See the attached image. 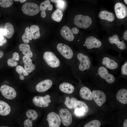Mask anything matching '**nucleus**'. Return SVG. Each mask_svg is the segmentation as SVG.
Returning a JSON list of instances; mask_svg holds the SVG:
<instances>
[{"instance_id":"f257e3e1","label":"nucleus","mask_w":127,"mask_h":127,"mask_svg":"<svg viewBox=\"0 0 127 127\" xmlns=\"http://www.w3.org/2000/svg\"><path fill=\"white\" fill-rule=\"evenodd\" d=\"M121 54L119 53L117 56H114L105 53L97 58L99 64L106 68L109 71L115 72L120 69L122 62L125 60Z\"/></svg>"},{"instance_id":"f03ea898","label":"nucleus","mask_w":127,"mask_h":127,"mask_svg":"<svg viewBox=\"0 0 127 127\" xmlns=\"http://www.w3.org/2000/svg\"><path fill=\"white\" fill-rule=\"evenodd\" d=\"M83 46L89 52L94 54L97 58L107 53L109 50L107 46L103 45L101 40L93 36L86 38Z\"/></svg>"},{"instance_id":"7ed1b4c3","label":"nucleus","mask_w":127,"mask_h":127,"mask_svg":"<svg viewBox=\"0 0 127 127\" xmlns=\"http://www.w3.org/2000/svg\"><path fill=\"white\" fill-rule=\"evenodd\" d=\"M76 58L79 63L78 70L80 71L89 73L94 65L93 64V59L88 53L80 52L76 55Z\"/></svg>"},{"instance_id":"20e7f679","label":"nucleus","mask_w":127,"mask_h":127,"mask_svg":"<svg viewBox=\"0 0 127 127\" xmlns=\"http://www.w3.org/2000/svg\"><path fill=\"white\" fill-rule=\"evenodd\" d=\"M90 72L104 80L107 83L111 84L115 82V78L114 75L110 73L106 68L99 64L94 66Z\"/></svg>"},{"instance_id":"39448f33","label":"nucleus","mask_w":127,"mask_h":127,"mask_svg":"<svg viewBox=\"0 0 127 127\" xmlns=\"http://www.w3.org/2000/svg\"><path fill=\"white\" fill-rule=\"evenodd\" d=\"M109 44L108 47L109 49H111L119 53L126 52L127 51L126 44L123 40L121 41L119 36L115 34L109 36L108 39Z\"/></svg>"},{"instance_id":"423d86ee","label":"nucleus","mask_w":127,"mask_h":127,"mask_svg":"<svg viewBox=\"0 0 127 127\" xmlns=\"http://www.w3.org/2000/svg\"><path fill=\"white\" fill-rule=\"evenodd\" d=\"M92 23L91 18L89 16L80 14L76 16L74 20V24L78 27L86 29L89 27Z\"/></svg>"},{"instance_id":"0eeeda50","label":"nucleus","mask_w":127,"mask_h":127,"mask_svg":"<svg viewBox=\"0 0 127 127\" xmlns=\"http://www.w3.org/2000/svg\"><path fill=\"white\" fill-rule=\"evenodd\" d=\"M43 58L47 64L52 68H56L60 65V62L58 58L53 52L49 51L45 52Z\"/></svg>"},{"instance_id":"6e6552de","label":"nucleus","mask_w":127,"mask_h":127,"mask_svg":"<svg viewBox=\"0 0 127 127\" xmlns=\"http://www.w3.org/2000/svg\"><path fill=\"white\" fill-rule=\"evenodd\" d=\"M22 9L24 13L30 16H33L37 14L40 10L37 4L30 2L25 3L22 6Z\"/></svg>"},{"instance_id":"1a4fd4ad","label":"nucleus","mask_w":127,"mask_h":127,"mask_svg":"<svg viewBox=\"0 0 127 127\" xmlns=\"http://www.w3.org/2000/svg\"><path fill=\"white\" fill-rule=\"evenodd\" d=\"M57 48L61 54L64 58L68 59H72L74 56L73 50L69 46L62 43L58 44Z\"/></svg>"},{"instance_id":"9d476101","label":"nucleus","mask_w":127,"mask_h":127,"mask_svg":"<svg viewBox=\"0 0 127 127\" xmlns=\"http://www.w3.org/2000/svg\"><path fill=\"white\" fill-rule=\"evenodd\" d=\"M0 91L3 96L9 99H12L16 96V92L12 87L8 85H3L0 87Z\"/></svg>"},{"instance_id":"9b49d317","label":"nucleus","mask_w":127,"mask_h":127,"mask_svg":"<svg viewBox=\"0 0 127 127\" xmlns=\"http://www.w3.org/2000/svg\"><path fill=\"white\" fill-rule=\"evenodd\" d=\"M50 96L48 95L44 96H36L33 98L32 102L36 106L39 107H47L51 102Z\"/></svg>"},{"instance_id":"f8f14e48","label":"nucleus","mask_w":127,"mask_h":127,"mask_svg":"<svg viewBox=\"0 0 127 127\" xmlns=\"http://www.w3.org/2000/svg\"><path fill=\"white\" fill-rule=\"evenodd\" d=\"M59 115L61 122L64 126H68L71 124L72 121V115L67 109H61L59 111Z\"/></svg>"},{"instance_id":"ddd939ff","label":"nucleus","mask_w":127,"mask_h":127,"mask_svg":"<svg viewBox=\"0 0 127 127\" xmlns=\"http://www.w3.org/2000/svg\"><path fill=\"white\" fill-rule=\"evenodd\" d=\"M47 120L49 127H59L60 126L61 122L60 117L54 112H51L48 114Z\"/></svg>"},{"instance_id":"4468645a","label":"nucleus","mask_w":127,"mask_h":127,"mask_svg":"<svg viewBox=\"0 0 127 127\" xmlns=\"http://www.w3.org/2000/svg\"><path fill=\"white\" fill-rule=\"evenodd\" d=\"M115 11L116 17L119 19H122L127 16V8L122 3L118 2L114 6Z\"/></svg>"},{"instance_id":"2eb2a0df","label":"nucleus","mask_w":127,"mask_h":127,"mask_svg":"<svg viewBox=\"0 0 127 127\" xmlns=\"http://www.w3.org/2000/svg\"><path fill=\"white\" fill-rule=\"evenodd\" d=\"M92 94L93 99L98 106H101L105 102L106 96L102 91L100 90H93Z\"/></svg>"},{"instance_id":"dca6fc26","label":"nucleus","mask_w":127,"mask_h":127,"mask_svg":"<svg viewBox=\"0 0 127 127\" xmlns=\"http://www.w3.org/2000/svg\"><path fill=\"white\" fill-rule=\"evenodd\" d=\"M52 82L49 79L43 80L38 83L36 86V90L40 92H44L48 90L52 86Z\"/></svg>"},{"instance_id":"f3484780","label":"nucleus","mask_w":127,"mask_h":127,"mask_svg":"<svg viewBox=\"0 0 127 127\" xmlns=\"http://www.w3.org/2000/svg\"><path fill=\"white\" fill-rule=\"evenodd\" d=\"M60 33L62 37L67 40L71 41L74 39V36L71 30L67 26H65L62 27Z\"/></svg>"},{"instance_id":"a211bd4d","label":"nucleus","mask_w":127,"mask_h":127,"mask_svg":"<svg viewBox=\"0 0 127 127\" xmlns=\"http://www.w3.org/2000/svg\"><path fill=\"white\" fill-rule=\"evenodd\" d=\"M24 64V68L28 73H30L35 68V65L32 62L30 58L25 56H24L22 58Z\"/></svg>"},{"instance_id":"6ab92c4d","label":"nucleus","mask_w":127,"mask_h":127,"mask_svg":"<svg viewBox=\"0 0 127 127\" xmlns=\"http://www.w3.org/2000/svg\"><path fill=\"white\" fill-rule=\"evenodd\" d=\"M116 99L119 102L123 104L127 103V90L123 89L119 90L116 95Z\"/></svg>"},{"instance_id":"aec40b11","label":"nucleus","mask_w":127,"mask_h":127,"mask_svg":"<svg viewBox=\"0 0 127 127\" xmlns=\"http://www.w3.org/2000/svg\"><path fill=\"white\" fill-rule=\"evenodd\" d=\"M79 94L81 97L85 100H91L93 99L92 92L90 90L86 87H83L80 89Z\"/></svg>"},{"instance_id":"412c9836","label":"nucleus","mask_w":127,"mask_h":127,"mask_svg":"<svg viewBox=\"0 0 127 127\" xmlns=\"http://www.w3.org/2000/svg\"><path fill=\"white\" fill-rule=\"evenodd\" d=\"M11 111L9 105L5 102L0 100V115L6 116L10 113Z\"/></svg>"},{"instance_id":"4be33fe9","label":"nucleus","mask_w":127,"mask_h":127,"mask_svg":"<svg viewBox=\"0 0 127 127\" xmlns=\"http://www.w3.org/2000/svg\"><path fill=\"white\" fill-rule=\"evenodd\" d=\"M19 50L22 52L23 54L30 58L33 56V53L31 50L29 45L26 44H21L19 46Z\"/></svg>"},{"instance_id":"5701e85b","label":"nucleus","mask_w":127,"mask_h":127,"mask_svg":"<svg viewBox=\"0 0 127 127\" xmlns=\"http://www.w3.org/2000/svg\"><path fill=\"white\" fill-rule=\"evenodd\" d=\"M99 18L102 20H105L109 22H112L115 19L114 15L112 13L104 10L101 11L99 15Z\"/></svg>"},{"instance_id":"b1692460","label":"nucleus","mask_w":127,"mask_h":127,"mask_svg":"<svg viewBox=\"0 0 127 127\" xmlns=\"http://www.w3.org/2000/svg\"><path fill=\"white\" fill-rule=\"evenodd\" d=\"M59 88L62 92L67 94H71L74 92V88L71 84L67 83H64L60 84Z\"/></svg>"},{"instance_id":"393cba45","label":"nucleus","mask_w":127,"mask_h":127,"mask_svg":"<svg viewBox=\"0 0 127 127\" xmlns=\"http://www.w3.org/2000/svg\"><path fill=\"white\" fill-rule=\"evenodd\" d=\"M4 29L6 35L4 36L8 39L11 38L14 32V29L13 25L10 23L7 22L4 25Z\"/></svg>"},{"instance_id":"a878e982","label":"nucleus","mask_w":127,"mask_h":127,"mask_svg":"<svg viewBox=\"0 0 127 127\" xmlns=\"http://www.w3.org/2000/svg\"><path fill=\"white\" fill-rule=\"evenodd\" d=\"M30 30L32 39H36L40 37V28L38 26L32 25L30 27Z\"/></svg>"},{"instance_id":"bb28decb","label":"nucleus","mask_w":127,"mask_h":127,"mask_svg":"<svg viewBox=\"0 0 127 127\" xmlns=\"http://www.w3.org/2000/svg\"><path fill=\"white\" fill-rule=\"evenodd\" d=\"M23 42L25 43H28L30 40H32L31 34L29 27H27L25 29L24 33L22 36Z\"/></svg>"},{"instance_id":"cd10ccee","label":"nucleus","mask_w":127,"mask_h":127,"mask_svg":"<svg viewBox=\"0 0 127 127\" xmlns=\"http://www.w3.org/2000/svg\"><path fill=\"white\" fill-rule=\"evenodd\" d=\"M63 16V14L62 11L57 9L52 13L51 18L53 20L60 22L61 21Z\"/></svg>"},{"instance_id":"c85d7f7f","label":"nucleus","mask_w":127,"mask_h":127,"mask_svg":"<svg viewBox=\"0 0 127 127\" xmlns=\"http://www.w3.org/2000/svg\"><path fill=\"white\" fill-rule=\"evenodd\" d=\"M16 71L19 75L20 79L23 80L24 79V76L28 75V73L22 67L20 66H17L16 68Z\"/></svg>"},{"instance_id":"c756f323","label":"nucleus","mask_w":127,"mask_h":127,"mask_svg":"<svg viewBox=\"0 0 127 127\" xmlns=\"http://www.w3.org/2000/svg\"><path fill=\"white\" fill-rule=\"evenodd\" d=\"M83 108L85 109L86 113L89 110L88 106L87 104L84 102L81 101L76 100L74 104L73 108L74 109L76 108Z\"/></svg>"},{"instance_id":"7c9ffc66","label":"nucleus","mask_w":127,"mask_h":127,"mask_svg":"<svg viewBox=\"0 0 127 127\" xmlns=\"http://www.w3.org/2000/svg\"><path fill=\"white\" fill-rule=\"evenodd\" d=\"M26 115L28 119L32 121L36 119L38 116L36 112L34 110L32 109L28 110L26 112Z\"/></svg>"},{"instance_id":"2f4dec72","label":"nucleus","mask_w":127,"mask_h":127,"mask_svg":"<svg viewBox=\"0 0 127 127\" xmlns=\"http://www.w3.org/2000/svg\"><path fill=\"white\" fill-rule=\"evenodd\" d=\"M77 100V99L73 97L71 99L68 97H66L64 102L65 105L68 108L71 109L73 108V105L75 102Z\"/></svg>"},{"instance_id":"473e14b6","label":"nucleus","mask_w":127,"mask_h":127,"mask_svg":"<svg viewBox=\"0 0 127 127\" xmlns=\"http://www.w3.org/2000/svg\"><path fill=\"white\" fill-rule=\"evenodd\" d=\"M101 125L100 121L97 120H92L86 124L84 127H99Z\"/></svg>"},{"instance_id":"72a5a7b5","label":"nucleus","mask_w":127,"mask_h":127,"mask_svg":"<svg viewBox=\"0 0 127 127\" xmlns=\"http://www.w3.org/2000/svg\"><path fill=\"white\" fill-rule=\"evenodd\" d=\"M13 3V0H0V6L4 8L11 6Z\"/></svg>"},{"instance_id":"f704fd0d","label":"nucleus","mask_w":127,"mask_h":127,"mask_svg":"<svg viewBox=\"0 0 127 127\" xmlns=\"http://www.w3.org/2000/svg\"><path fill=\"white\" fill-rule=\"evenodd\" d=\"M50 1L48 0H46L44 2H42L40 6V10L41 11H45L47 9L51 4Z\"/></svg>"},{"instance_id":"c9c22d12","label":"nucleus","mask_w":127,"mask_h":127,"mask_svg":"<svg viewBox=\"0 0 127 127\" xmlns=\"http://www.w3.org/2000/svg\"><path fill=\"white\" fill-rule=\"evenodd\" d=\"M55 6L57 9H59L61 11H63L66 7V3L64 0H61L58 3H56Z\"/></svg>"},{"instance_id":"e433bc0d","label":"nucleus","mask_w":127,"mask_h":127,"mask_svg":"<svg viewBox=\"0 0 127 127\" xmlns=\"http://www.w3.org/2000/svg\"><path fill=\"white\" fill-rule=\"evenodd\" d=\"M120 67L121 74L123 75H127V60L125 59Z\"/></svg>"},{"instance_id":"4c0bfd02","label":"nucleus","mask_w":127,"mask_h":127,"mask_svg":"<svg viewBox=\"0 0 127 127\" xmlns=\"http://www.w3.org/2000/svg\"><path fill=\"white\" fill-rule=\"evenodd\" d=\"M75 109V114L78 116H82L86 113L85 109L83 108H76Z\"/></svg>"},{"instance_id":"58836bf2","label":"nucleus","mask_w":127,"mask_h":127,"mask_svg":"<svg viewBox=\"0 0 127 127\" xmlns=\"http://www.w3.org/2000/svg\"><path fill=\"white\" fill-rule=\"evenodd\" d=\"M8 65L11 67H15L18 65V63L12 58L8 59L7 61Z\"/></svg>"},{"instance_id":"ea45409f","label":"nucleus","mask_w":127,"mask_h":127,"mask_svg":"<svg viewBox=\"0 0 127 127\" xmlns=\"http://www.w3.org/2000/svg\"><path fill=\"white\" fill-rule=\"evenodd\" d=\"M24 125L25 127H32L33 126L32 121L28 119H27L24 121Z\"/></svg>"},{"instance_id":"a19ab883","label":"nucleus","mask_w":127,"mask_h":127,"mask_svg":"<svg viewBox=\"0 0 127 127\" xmlns=\"http://www.w3.org/2000/svg\"><path fill=\"white\" fill-rule=\"evenodd\" d=\"M6 39L3 36L0 35V46H1L7 42Z\"/></svg>"},{"instance_id":"79ce46f5","label":"nucleus","mask_w":127,"mask_h":127,"mask_svg":"<svg viewBox=\"0 0 127 127\" xmlns=\"http://www.w3.org/2000/svg\"><path fill=\"white\" fill-rule=\"evenodd\" d=\"M12 58L16 61H18L19 59V54L16 52H14L13 54Z\"/></svg>"},{"instance_id":"37998d69","label":"nucleus","mask_w":127,"mask_h":127,"mask_svg":"<svg viewBox=\"0 0 127 127\" xmlns=\"http://www.w3.org/2000/svg\"><path fill=\"white\" fill-rule=\"evenodd\" d=\"M71 30L73 33L74 34H77L79 32L78 29L76 27L72 28Z\"/></svg>"},{"instance_id":"c03bdc74","label":"nucleus","mask_w":127,"mask_h":127,"mask_svg":"<svg viewBox=\"0 0 127 127\" xmlns=\"http://www.w3.org/2000/svg\"><path fill=\"white\" fill-rule=\"evenodd\" d=\"M6 33L4 28H0V35H2L5 36Z\"/></svg>"},{"instance_id":"a18cd8bd","label":"nucleus","mask_w":127,"mask_h":127,"mask_svg":"<svg viewBox=\"0 0 127 127\" xmlns=\"http://www.w3.org/2000/svg\"><path fill=\"white\" fill-rule=\"evenodd\" d=\"M123 39L125 40H127V30H126L124 33L123 35Z\"/></svg>"},{"instance_id":"49530a36","label":"nucleus","mask_w":127,"mask_h":127,"mask_svg":"<svg viewBox=\"0 0 127 127\" xmlns=\"http://www.w3.org/2000/svg\"><path fill=\"white\" fill-rule=\"evenodd\" d=\"M41 16L42 18H44L46 16V13L45 11H42L41 13Z\"/></svg>"},{"instance_id":"de8ad7c7","label":"nucleus","mask_w":127,"mask_h":127,"mask_svg":"<svg viewBox=\"0 0 127 127\" xmlns=\"http://www.w3.org/2000/svg\"><path fill=\"white\" fill-rule=\"evenodd\" d=\"M53 8V5L52 4H50L47 10L51 11L52 10Z\"/></svg>"},{"instance_id":"09e8293b","label":"nucleus","mask_w":127,"mask_h":127,"mask_svg":"<svg viewBox=\"0 0 127 127\" xmlns=\"http://www.w3.org/2000/svg\"><path fill=\"white\" fill-rule=\"evenodd\" d=\"M127 119H126L124 122L123 124V126L124 127H127Z\"/></svg>"},{"instance_id":"8fccbe9b","label":"nucleus","mask_w":127,"mask_h":127,"mask_svg":"<svg viewBox=\"0 0 127 127\" xmlns=\"http://www.w3.org/2000/svg\"><path fill=\"white\" fill-rule=\"evenodd\" d=\"M52 2L55 3H57L60 1L61 0H50Z\"/></svg>"},{"instance_id":"3c124183","label":"nucleus","mask_w":127,"mask_h":127,"mask_svg":"<svg viewBox=\"0 0 127 127\" xmlns=\"http://www.w3.org/2000/svg\"><path fill=\"white\" fill-rule=\"evenodd\" d=\"M3 55L4 53L3 52L0 50V59L3 56Z\"/></svg>"},{"instance_id":"603ef678","label":"nucleus","mask_w":127,"mask_h":127,"mask_svg":"<svg viewBox=\"0 0 127 127\" xmlns=\"http://www.w3.org/2000/svg\"><path fill=\"white\" fill-rule=\"evenodd\" d=\"M26 0H19V1L21 3L25 2Z\"/></svg>"},{"instance_id":"864d4df0","label":"nucleus","mask_w":127,"mask_h":127,"mask_svg":"<svg viewBox=\"0 0 127 127\" xmlns=\"http://www.w3.org/2000/svg\"><path fill=\"white\" fill-rule=\"evenodd\" d=\"M124 1L125 3L126 4H127V0H124Z\"/></svg>"},{"instance_id":"5fc2aeb1","label":"nucleus","mask_w":127,"mask_h":127,"mask_svg":"<svg viewBox=\"0 0 127 127\" xmlns=\"http://www.w3.org/2000/svg\"><path fill=\"white\" fill-rule=\"evenodd\" d=\"M14 0L15 1H19V0Z\"/></svg>"}]
</instances>
